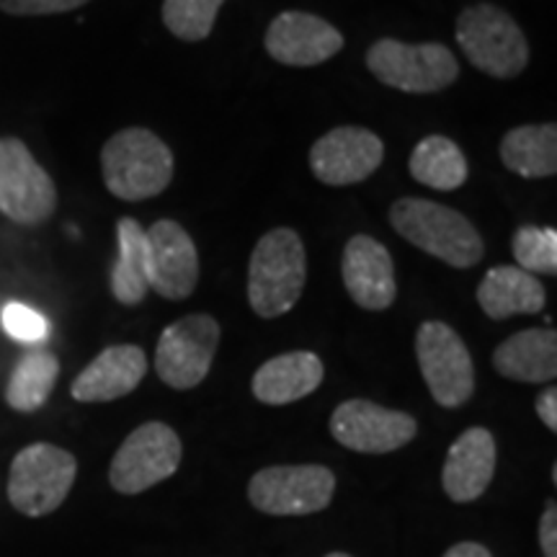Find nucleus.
I'll return each instance as SVG.
<instances>
[{"label":"nucleus","mask_w":557,"mask_h":557,"mask_svg":"<svg viewBox=\"0 0 557 557\" xmlns=\"http://www.w3.org/2000/svg\"><path fill=\"white\" fill-rule=\"evenodd\" d=\"M58 377L60 359L47 348H32L13 367L9 385H5V403L18 413H34L50 400Z\"/></svg>","instance_id":"24"},{"label":"nucleus","mask_w":557,"mask_h":557,"mask_svg":"<svg viewBox=\"0 0 557 557\" xmlns=\"http://www.w3.org/2000/svg\"><path fill=\"white\" fill-rule=\"evenodd\" d=\"M323 377L325 367L315 354L289 351L269 359L253 374V385L250 387H253L256 400L267 403V406H289V403L315 393Z\"/></svg>","instance_id":"19"},{"label":"nucleus","mask_w":557,"mask_h":557,"mask_svg":"<svg viewBox=\"0 0 557 557\" xmlns=\"http://www.w3.org/2000/svg\"><path fill=\"white\" fill-rule=\"evenodd\" d=\"M263 45L282 65L312 67L344 50V37L325 18L305 11H284L271 21Z\"/></svg>","instance_id":"15"},{"label":"nucleus","mask_w":557,"mask_h":557,"mask_svg":"<svg viewBox=\"0 0 557 557\" xmlns=\"http://www.w3.org/2000/svg\"><path fill=\"white\" fill-rule=\"evenodd\" d=\"M537 416L549 431H557V389L547 387L537 398Z\"/></svg>","instance_id":"31"},{"label":"nucleus","mask_w":557,"mask_h":557,"mask_svg":"<svg viewBox=\"0 0 557 557\" xmlns=\"http://www.w3.org/2000/svg\"><path fill=\"white\" fill-rule=\"evenodd\" d=\"M493 367L513 382H553L557 374V333L553 329H527L506 338L493 351Z\"/></svg>","instance_id":"20"},{"label":"nucleus","mask_w":557,"mask_h":557,"mask_svg":"<svg viewBox=\"0 0 557 557\" xmlns=\"http://www.w3.org/2000/svg\"><path fill=\"white\" fill-rule=\"evenodd\" d=\"M78 475V462L54 444H29L13 457L9 498L24 517L39 519L58 511Z\"/></svg>","instance_id":"5"},{"label":"nucleus","mask_w":557,"mask_h":557,"mask_svg":"<svg viewBox=\"0 0 557 557\" xmlns=\"http://www.w3.org/2000/svg\"><path fill=\"white\" fill-rule=\"evenodd\" d=\"M416 357L423 380L442 408L465 406L475 393V367L455 329L442 320H426L416 333Z\"/></svg>","instance_id":"8"},{"label":"nucleus","mask_w":557,"mask_h":557,"mask_svg":"<svg viewBox=\"0 0 557 557\" xmlns=\"http://www.w3.org/2000/svg\"><path fill=\"white\" fill-rule=\"evenodd\" d=\"M385 158V143L364 127H336L312 145L310 169L320 184L351 186L372 176Z\"/></svg>","instance_id":"14"},{"label":"nucleus","mask_w":557,"mask_h":557,"mask_svg":"<svg viewBox=\"0 0 557 557\" xmlns=\"http://www.w3.org/2000/svg\"><path fill=\"white\" fill-rule=\"evenodd\" d=\"M325 557H351V555H346V553H331V555H325Z\"/></svg>","instance_id":"33"},{"label":"nucleus","mask_w":557,"mask_h":557,"mask_svg":"<svg viewBox=\"0 0 557 557\" xmlns=\"http://www.w3.org/2000/svg\"><path fill=\"white\" fill-rule=\"evenodd\" d=\"M547 295L534 274L519 267H496L478 287V305L487 318L506 320L513 315H534L545 308Z\"/></svg>","instance_id":"21"},{"label":"nucleus","mask_w":557,"mask_h":557,"mask_svg":"<svg viewBox=\"0 0 557 557\" xmlns=\"http://www.w3.org/2000/svg\"><path fill=\"white\" fill-rule=\"evenodd\" d=\"M148 287L165 299H186L199 282V253L176 220H158L145 230Z\"/></svg>","instance_id":"13"},{"label":"nucleus","mask_w":557,"mask_h":557,"mask_svg":"<svg viewBox=\"0 0 557 557\" xmlns=\"http://www.w3.org/2000/svg\"><path fill=\"white\" fill-rule=\"evenodd\" d=\"M58 209L54 181L16 137H0V212L18 225H41Z\"/></svg>","instance_id":"9"},{"label":"nucleus","mask_w":557,"mask_h":557,"mask_svg":"<svg viewBox=\"0 0 557 557\" xmlns=\"http://www.w3.org/2000/svg\"><path fill=\"white\" fill-rule=\"evenodd\" d=\"M408 171L418 184L436 191H455L468 181V158L455 139L431 135L423 137L410 152Z\"/></svg>","instance_id":"23"},{"label":"nucleus","mask_w":557,"mask_h":557,"mask_svg":"<svg viewBox=\"0 0 557 557\" xmlns=\"http://www.w3.org/2000/svg\"><path fill=\"white\" fill-rule=\"evenodd\" d=\"M500 160L508 171L524 178H547L557 173V127L524 124L500 139Z\"/></svg>","instance_id":"22"},{"label":"nucleus","mask_w":557,"mask_h":557,"mask_svg":"<svg viewBox=\"0 0 557 557\" xmlns=\"http://www.w3.org/2000/svg\"><path fill=\"white\" fill-rule=\"evenodd\" d=\"M457 45L472 65L493 78H517L529 65L524 32L498 5L480 3L459 13Z\"/></svg>","instance_id":"4"},{"label":"nucleus","mask_w":557,"mask_h":557,"mask_svg":"<svg viewBox=\"0 0 557 557\" xmlns=\"http://www.w3.org/2000/svg\"><path fill=\"white\" fill-rule=\"evenodd\" d=\"M331 434L341 447L361 455H387L406 447L418 434L413 416L382 408L372 400H346L333 410Z\"/></svg>","instance_id":"12"},{"label":"nucleus","mask_w":557,"mask_h":557,"mask_svg":"<svg viewBox=\"0 0 557 557\" xmlns=\"http://www.w3.org/2000/svg\"><path fill=\"white\" fill-rule=\"evenodd\" d=\"M0 323H3V331L9 333L13 341L18 344L39 346L50 338V320L41 315L39 310L29 308V305L21 302H9L0 310Z\"/></svg>","instance_id":"28"},{"label":"nucleus","mask_w":557,"mask_h":557,"mask_svg":"<svg viewBox=\"0 0 557 557\" xmlns=\"http://www.w3.org/2000/svg\"><path fill=\"white\" fill-rule=\"evenodd\" d=\"M120 256L111 269V295L122 305H139L148 295V253H145V227L137 220L124 218L116 225Z\"/></svg>","instance_id":"25"},{"label":"nucleus","mask_w":557,"mask_h":557,"mask_svg":"<svg viewBox=\"0 0 557 557\" xmlns=\"http://www.w3.org/2000/svg\"><path fill=\"white\" fill-rule=\"evenodd\" d=\"M496 438L487 429H468L449 447L447 462L442 470L444 493L455 504L478 500L491 485L496 472Z\"/></svg>","instance_id":"18"},{"label":"nucleus","mask_w":557,"mask_h":557,"mask_svg":"<svg viewBox=\"0 0 557 557\" xmlns=\"http://www.w3.org/2000/svg\"><path fill=\"white\" fill-rule=\"evenodd\" d=\"M389 225L403 240L455 269L483 261L485 246L478 227L451 207L416 197L398 199L389 207Z\"/></svg>","instance_id":"1"},{"label":"nucleus","mask_w":557,"mask_h":557,"mask_svg":"<svg viewBox=\"0 0 557 557\" xmlns=\"http://www.w3.org/2000/svg\"><path fill=\"white\" fill-rule=\"evenodd\" d=\"M336 475L323 465H276L250 478L248 498L269 517H308L329 508Z\"/></svg>","instance_id":"7"},{"label":"nucleus","mask_w":557,"mask_h":557,"mask_svg":"<svg viewBox=\"0 0 557 557\" xmlns=\"http://www.w3.org/2000/svg\"><path fill=\"white\" fill-rule=\"evenodd\" d=\"M101 173L116 199L145 201L169 189L173 152L156 132L129 127L107 139L101 150Z\"/></svg>","instance_id":"2"},{"label":"nucleus","mask_w":557,"mask_h":557,"mask_svg":"<svg viewBox=\"0 0 557 557\" xmlns=\"http://www.w3.org/2000/svg\"><path fill=\"white\" fill-rule=\"evenodd\" d=\"M513 259L527 274H557V233L555 227L524 225L513 233Z\"/></svg>","instance_id":"27"},{"label":"nucleus","mask_w":557,"mask_h":557,"mask_svg":"<svg viewBox=\"0 0 557 557\" xmlns=\"http://www.w3.org/2000/svg\"><path fill=\"white\" fill-rule=\"evenodd\" d=\"M88 0H0V11L11 16H52L86 5Z\"/></svg>","instance_id":"29"},{"label":"nucleus","mask_w":557,"mask_h":557,"mask_svg":"<svg viewBox=\"0 0 557 557\" xmlns=\"http://www.w3.org/2000/svg\"><path fill=\"white\" fill-rule=\"evenodd\" d=\"M444 557H493L487 553V547L478 545V542H459V545L449 547Z\"/></svg>","instance_id":"32"},{"label":"nucleus","mask_w":557,"mask_h":557,"mask_svg":"<svg viewBox=\"0 0 557 557\" xmlns=\"http://www.w3.org/2000/svg\"><path fill=\"white\" fill-rule=\"evenodd\" d=\"M367 67L380 83L403 94H436L459 78V62L444 45H406L380 39L369 47Z\"/></svg>","instance_id":"6"},{"label":"nucleus","mask_w":557,"mask_h":557,"mask_svg":"<svg viewBox=\"0 0 557 557\" xmlns=\"http://www.w3.org/2000/svg\"><path fill=\"white\" fill-rule=\"evenodd\" d=\"M308 278L305 246L292 227H276L256 243L248 267V302L256 315L278 318L295 308Z\"/></svg>","instance_id":"3"},{"label":"nucleus","mask_w":557,"mask_h":557,"mask_svg":"<svg viewBox=\"0 0 557 557\" xmlns=\"http://www.w3.org/2000/svg\"><path fill=\"white\" fill-rule=\"evenodd\" d=\"M220 346V323L197 312L171 323L160 333L156 372L173 389H191L205 382Z\"/></svg>","instance_id":"11"},{"label":"nucleus","mask_w":557,"mask_h":557,"mask_svg":"<svg viewBox=\"0 0 557 557\" xmlns=\"http://www.w3.org/2000/svg\"><path fill=\"white\" fill-rule=\"evenodd\" d=\"M540 547L545 557H557V508L555 500H549L545 513L540 519Z\"/></svg>","instance_id":"30"},{"label":"nucleus","mask_w":557,"mask_h":557,"mask_svg":"<svg viewBox=\"0 0 557 557\" xmlns=\"http://www.w3.org/2000/svg\"><path fill=\"white\" fill-rule=\"evenodd\" d=\"M341 271L346 292L361 310H387L398 297L393 256L369 235H354L346 243Z\"/></svg>","instance_id":"16"},{"label":"nucleus","mask_w":557,"mask_h":557,"mask_svg":"<svg viewBox=\"0 0 557 557\" xmlns=\"http://www.w3.org/2000/svg\"><path fill=\"white\" fill-rule=\"evenodd\" d=\"M222 3L225 0H165L163 24L176 39L201 41L212 34Z\"/></svg>","instance_id":"26"},{"label":"nucleus","mask_w":557,"mask_h":557,"mask_svg":"<svg viewBox=\"0 0 557 557\" xmlns=\"http://www.w3.org/2000/svg\"><path fill=\"white\" fill-rule=\"evenodd\" d=\"M148 374V357L139 346H109L75 377L70 395L78 403H109L135 393Z\"/></svg>","instance_id":"17"},{"label":"nucleus","mask_w":557,"mask_h":557,"mask_svg":"<svg viewBox=\"0 0 557 557\" xmlns=\"http://www.w3.org/2000/svg\"><path fill=\"white\" fill-rule=\"evenodd\" d=\"M181 465V438L160 421L143 423L124 438L111 459L109 483L116 493L137 496L148 487L169 480Z\"/></svg>","instance_id":"10"}]
</instances>
